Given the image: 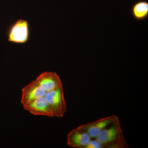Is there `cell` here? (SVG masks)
I'll return each instance as SVG.
<instances>
[{"mask_svg": "<svg viewBox=\"0 0 148 148\" xmlns=\"http://www.w3.org/2000/svg\"><path fill=\"white\" fill-rule=\"evenodd\" d=\"M95 139L104 148H123L127 146L119 118L103 130Z\"/></svg>", "mask_w": 148, "mask_h": 148, "instance_id": "1", "label": "cell"}, {"mask_svg": "<svg viewBox=\"0 0 148 148\" xmlns=\"http://www.w3.org/2000/svg\"><path fill=\"white\" fill-rule=\"evenodd\" d=\"M45 97L53 117H63L67 110L63 86L46 92Z\"/></svg>", "mask_w": 148, "mask_h": 148, "instance_id": "2", "label": "cell"}, {"mask_svg": "<svg viewBox=\"0 0 148 148\" xmlns=\"http://www.w3.org/2000/svg\"><path fill=\"white\" fill-rule=\"evenodd\" d=\"M30 35L28 21L19 19L12 25L8 33V40L10 42L24 44L28 42Z\"/></svg>", "mask_w": 148, "mask_h": 148, "instance_id": "3", "label": "cell"}, {"mask_svg": "<svg viewBox=\"0 0 148 148\" xmlns=\"http://www.w3.org/2000/svg\"><path fill=\"white\" fill-rule=\"evenodd\" d=\"M118 118V117L116 116L113 115L90 123L82 125L78 127L85 131L91 139H95L103 130Z\"/></svg>", "mask_w": 148, "mask_h": 148, "instance_id": "4", "label": "cell"}, {"mask_svg": "<svg viewBox=\"0 0 148 148\" xmlns=\"http://www.w3.org/2000/svg\"><path fill=\"white\" fill-rule=\"evenodd\" d=\"M46 92L35 79L22 89L21 102L25 105L37 98L45 96Z\"/></svg>", "mask_w": 148, "mask_h": 148, "instance_id": "5", "label": "cell"}, {"mask_svg": "<svg viewBox=\"0 0 148 148\" xmlns=\"http://www.w3.org/2000/svg\"><path fill=\"white\" fill-rule=\"evenodd\" d=\"M23 106L26 110L34 115L53 117L45 96L37 98Z\"/></svg>", "mask_w": 148, "mask_h": 148, "instance_id": "6", "label": "cell"}, {"mask_svg": "<svg viewBox=\"0 0 148 148\" xmlns=\"http://www.w3.org/2000/svg\"><path fill=\"white\" fill-rule=\"evenodd\" d=\"M36 80L46 92L55 90L63 86L60 77L54 72H43L37 77Z\"/></svg>", "mask_w": 148, "mask_h": 148, "instance_id": "7", "label": "cell"}, {"mask_svg": "<svg viewBox=\"0 0 148 148\" xmlns=\"http://www.w3.org/2000/svg\"><path fill=\"white\" fill-rule=\"evenodd\" d=\"M91 139L85 131L78 127L69 132L67 135V144L71 147L85 148Z\"/></svg>", "mask_w": 148, "mask_h": 148, "instance_id": "8", "label": "cell"}, {"mask_svg": "<svg viewBox=\"0 0 148 148\" xmlns=\"http://www.w3.org/2000/svg\"><path fill=\"white\" fill-rule=\"evenodd\" d=\"M132 13L133 17L138 20L145 19L148 15V3L146 1H140L132 6Z\"/></svg>", "mask_w": 148, "mask_h": 148, "instance_id": "9", "label": "cell"}, {"mask_svg": "<svg viewBox=\"0 0 148 148\" xmlns=\"http://www.w3.org/2000/svg\"><path fill=\"white\" fill-rule=\"evenodd\" d=\"M103 146L98 140L96 139L89 141L85 148H103Z\"/></svg>", "mask_w": 148, "mask_h": 148, "instance_id": "10", "label": "cell"}]
</instances>
